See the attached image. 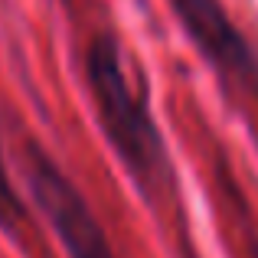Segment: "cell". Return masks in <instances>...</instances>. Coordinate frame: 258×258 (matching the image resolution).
Here are the masks:
<instances>
[{
	"label": "cell",
	"instance_id": "6da1fadb",
	"mask_svg": "<svg viewBox=\"0 0 258 258\" xmlns=\"http://www.w3.org/2000/svg\"><path fill=\"white\" fill-rule=\"evenodd\" d=\"M82 69L92 105L98 111L101 134L108 138L114 157L124 164V170L144 193L167 186L170 157H167L164 134L154 121L147 95L134 85L131 72H127L124 52L114 33L101 30L88 36Z\"/></svg>",
	"mask_w": 258,
	"mask_h": 258
},
{
	"label": "cell",
	"instance_id": "7a4b0ae2",
	"mask_svg": "<svg viewBox=\"0 0 258 258\" xmlns=\"http://www.w3.org/2000/svg\"><path fill=\"white\" fill-rule=\"evenodd\" d=\"M20 164H23L33 203L52 226L66 258H118L108 239V229L95 216L88 196L39 141H23Z\"/></svg>",
	"mask_w": 258,
	"mask_h": 258
},
{
	"label": "cell",
	"instance_id": "3957f363",
	"mask_svg": "<svg viewBox=\"0 0 258 258\" xmlns=\"http://www.w3.org/2000/svg\"><path fill=\"white\" fill-rule=\"evenodd\" d=\"M180 26L209 66L239 82H258V62L248 39L232 23L222 0H170Z\"/></svg>",
	"mask_w": 258,
	"mask_h": 258
},
{
	"label": "cell",
	"instance_id": "277c9868",
	"mask_svg": "<svg viewBox=\"0 0 258 258\" xmlns=\"http://www.w3.org/2000/svg\"><path fill=\"white\" fill-rule=\"evenodd\" d=\"M26 222H30V209H26V203H23L20 186L13 183L10 167H7V160H4V147H0V232H4L7 239L20 242Z\"/></svg>",
	"mask_w": 258,
	"mask_h": 258
}]
</instances>
